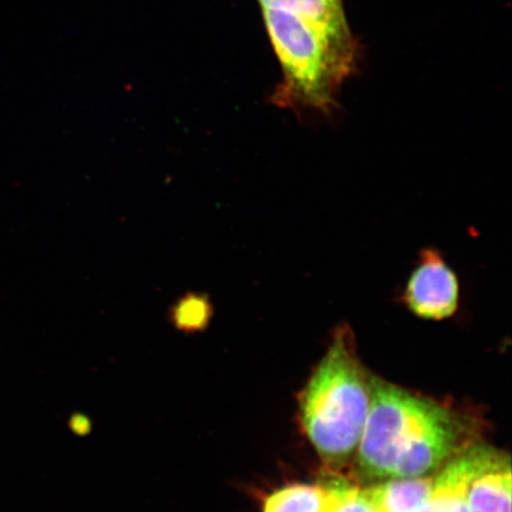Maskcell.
<instances>
[{"instance_id": "cell-1", "label": "cell", "mask_w": 512, "mask_h": 512, "mask_svg": "<svg viewBox=\"0 0 512 512\" xmlns=\"http://www.w3.org/2000/svg\"><path fill=\"white\" fill-rule=\"evenodd\" d=\"M361 439L360 465L366 475L415 478L445 462L457 432L444 408L374 380Z\"/></svg>"}, {"instance_id": "cell-2", "label": "cell", "mask_w": 512, "mask_h": 512, "mask_svg": "<svg viewBox=\"0 0 512 512\" xmlns=\"http://www.w3.org/2000/svg\"><path fill=\"white\" fill-rule=\"evenodd\" d=\"M370 402V384L347 332L339 331L303 398L304 428L320 456L331 463L349 458L362 437Z\"/></svg>"}, {"instance_id": "cell-3", "label": "cell", "mask_w": 512, "mask_h": 512, "mask_svg": "<svg viewBox=\"0 0 512 512\" xmlns=\"http://www.w3.org/2000/svg\"><path fill=\"white\" fill-rule=\"evenodd\" d=\"M262 9L284 70V83L274 95V104L330 114L337 105L338 88L351 68L339 61L302 19L284 10Z\"/></svg>"}, {"instance_id": "cell-4", "label": "cell", "mask_w": 512, "mask_h": 512, "mask_svg": "<svg viewBox=\"0 0 512 512\" xmlns=\"http://www.w3.org/2000/svg\"><path fill=\"white\" fill-rule=\"evenodd\" d=\"M459 294L457 274L444 256L435 249H424L403 293L409 310L425 319H445L456 312Z\"/></svg>"}, {"instance_id": "cell-5", "label": "cell", "mask_w": 512, "mask_h": 512, "mask_svg": "<svg viewBox=\"0 0 512 512\" xmlns=\"http://www.w3.org/2000/svg\"><path fill=\"white\" fill-rule=\"evenodd\" d=\"M262 8L279 9L302 19L322 38L337 59L351 68L350 32L342 6L330 0H259Z\"/></svg>"}, {"instance_id": "cell-6", "label": "cell", "mask_w": 512, "mask_h": 512, "mask_svg": "<svg viewBox=\"0 0 512 512\" xmlns=\"http://www.w3.org/2000/svg\"><path fill=\"white\" fill-rule=\"evenodd\" d=\"M471 512H511V469L503 456L472 478L466 490Z\"/></svg>"}, {"instance_id": "cell-7", "label": "cell", "mask_w": 512, "mask_h": 512, "mask_svg": "<svg viewBox=\"0 0 512 512\" xmlns=\"http://www.w3.org/2000/svg\"><path fill=\"white\" fill-rule=\"evenodd\" d=\"M433 491V479L403 478L363 491L376 512H415Z\"/></svg>"}, {"instance_id": "cell-8", "label": "cell", "mask_w": 512, "mask_h": 512, "mask_svg": "<svg viewBox=\"0 0 512 512\" xmlns=\"http://www.w3.org/2000/svg\"><path fill=\"white\" fill-rule=\"evenodd\" d=\"M335 501L334 488L290 485L266 498L264 512H332Z\"/></svg>"}, {"instance_id": "cell-9", "label": "cell", "mask_w": 512, "mask_h": 512, "mask_svg": "<svg viewBox=\"0 0 512 512\" xmlns=\"http://www.w3.org/2000/svg\"><path fill=\"white\" fill-rule=\"evenodd\" d=\"M466 485L446 473L433 480L430 499L415 512H471L466 503Z\"/></svg>"}, {"instance_id": "cell-10", "label": "cell", "mask_w": 512, "mask_h": 512, "mask_svg": "<svg viewBox=\"0 0 512 512\" xmlns=\"http://www.w3.org/2000/svg\"><path fill=\"white\" fill-rule=\"evenodd\" d=\"M211 315V306L206 296L190 293L179 299L174 307V319L179 328L198 329L207 324Z\"/></svg>"}, {"instance_id": "cell-11", "label": "cell", "mask_w": 512, "mask_h": 512, "mask_svg": "<svg viewBox=\"0 0 512 512\" xmlns=\"http://www.w3.org/2000/svg\"><path fill=\"white\" fill-rule=\"evenodd\" d=\"M336 501L332 512H376L363 491L348 485L334 486Z\"/></svg>"}, {"instance_id": "cell-12", "label": "cell", "mask_w": 512, "mask_h": 512, "mask_svg": "<svg viewBox=\"0 0 512 512\" xmlns=\"http://www.w3.org/2000/svg\"><path fill=\"white\" fill-rule=\"evenodd\" d=\"M330 2L332 4H335V5H338V6H342L341 0H330Z\"/></svg>"}]
</instances>
